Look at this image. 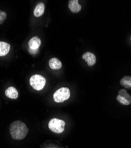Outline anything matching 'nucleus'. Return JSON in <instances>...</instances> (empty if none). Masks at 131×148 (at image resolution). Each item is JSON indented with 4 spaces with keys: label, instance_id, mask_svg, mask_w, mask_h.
I'll list each match as a JSON object with an SVG mask.
<instances>
[{
    "label": "nucleus",
    "instance_id": "4",
    "mask_svg": "<svg viewBox=\"0 0 131 148\" xmlns=\"http://www.w3.org/2000/svg\"><path fill=\"white\" fill-rule=\"evenodd\" d=\"M66 123L64 120L56 118L52 119L49 123V129L56 133H62L65 128Z\"/></svg>",
    "mask_w": 131,
    "mask_h": 148
},
{
    "label": "nucleus",
    "instance_id": "9",
    "mask_svg": "<svg viewBox=\"0 0 131 148\" xmlns=\"http://www.w3.org/2000/svg\"><path fill=\"white\" fill-rule=\"evenodd\" d=\"M49 65L51 69L54 70L60 69L62 66V62L56 58L50 59L49 62Z\"/></svg>",
    "mask_w": 131,
    "mask_h": 148
},
{
    "label": "nucleus",
    "instance_id": "12",
    "mask_svg": "<svg viewBox=\"0 0 131 148\" xmlns=\"http://www.w3.org/2000/svg\"><path fill=\"white\" fill-rule=\"evenodd\" d=\"M44 10H45L44 4L43 3H39L34 10L33 13H34V16L36 17H40V16H41L43 14L44 12Z\"/></svg>",
    "mask_w": 131,
    "mask_h": 148
},
{
    "label": "nucleus",
    "instance_id": "15",
    "mask_svg": "<svg viewBox=\"0 0 131 148\" xmlns=\"http://www.w3.org/2000/svg\"><path fill=\"white\" fill-rule=\"evenodd\" d=\"M39 51V49H37V50H33V49H31L30 48H29V52L31 54H36Z\"/></svg>",
    "mask_w": 131,
    "mask_h": 148
},
{
    "label": "nucleus",
    "instance_id": "16",
    "mask_svg": "<svg viewBox=\"0 0 131 148\" xmlns=\"http://www.w3.org/2000/svg\"><path fill=\"white\" fill-rule=\"evenodd\" d=\"M130 39H131V38H130Z\"/></svg>",
    "mask_w": 131,
    "mask_h": 148
},
{
    "label": "nucleus",
    "instance_id": "3",
    "mask_svg": "<svg viewBox=\"0 0 131 148\" xmlns=\"http://www.w3.org/2000/svg\"><path fill=\"white\" fill-rule=\"evenodd\" d=\"M70 97V90L67 87H62L58 89L53 94V99L56 103H63Z\"/></svg>",
    "mask_w": 131,
    "mask_h": 148
},
{
    "label": "nucleus",
    "instance_id": "1",
    "mask_svg": "<svg viewBox=\"0 0 131 148\" xmlns=\"http://www.w3.org/2000/svg\"><path fill=\"white\" fill-rule=\"evenodd\" d=\"M29 129L25 123L17 120L13 122L10 127V133L13 139L21 140L24 138L28 134Z\"/></svg>",
    "mask_w": 131,
    "mask_h": 148
},
{
    "label": "nucleus",
    "instance_id": "6",
    "mask_svg": "<svg viewBox=\"0 0 131 148\" xmlns=\"http://www.w3.org/2000/svg\"><path fill=\"white\" fill-rule=\"evenodd\" d=\"M82 59L87 62L88 65L89 66H93L96 62V57L93 53L87 52L82 56Z\"/></svg>",
    "mask_w": 131,
    "mask_h": 148
},
{
    "label": "nucleus",
    "instance_id": "11",
    "mask_svg": "<svg viewBox=\"0 0 131 148\" xmlns=\"http://www.w3.org/2000/svg\"><path fill=\"white\" fill-rule=\"evenodd\" d=\"M10 50V45L5 42H0V56L7 55Z\"/></svg>",
    "mask_w": 131,
    "mask_h": 148
},
{
    "label": "nucleus",
    "instance_id": "7",
    "mask_svg": "<svg viewBox=\"0 0 131 148\" xmlns=\"http://www.w3.org/2000/svg\"><path fill=\"white\" fill-rule=\"evenodd\" d=\"M69 8L73 13H77L81 10V6L79 4L78 0H70L69 1Z\"/></svg>",
    "mask_w": 131,
    "mask_h": 148
},
{
    "label": "nucleus",
    "instance_id": "14",
    "mask_svg": "<svg viewBox=\"0 0 131 148\" xmlns=\"http://www.w3.org/2000/svg\"><path fill=\"white\" fill-rule=\"evenodd\" d=\"M7 18V14L4 11L0 10V24H3Z\"/></svg>",
    "mask_w": 131,
    "mask_h": 148
},
{
    "label": "nucleus",
    "instance_id": "10",
    "mask_svg": "<svg viewBox=\"0 0 131 148\" xmlns=\"http://www.w3.org/2000/svg\"><path fill=\"white\" fill-rule=\"evenodd\" d=\"M5 95L11 99H16L18 97V92L17 89L13 87H8L5 91Z\"/></svg>",
    "mask_w": 131,
    "mask_h": 148
},
{
    "label": "nucleus",
    "instance_id": "8",
    "mask_svg": "<svg viewBox=\"0 0 131 148\" xmlns=\"http://www.w3.org/2000/svg\"><path fill=\"white\" fill-rule=\"evenodd\" d=\"M41 43L40 39L37 36H34L29 40V47L33 50H37Z\"/></svg>",
    "mask_w": 131,
    "mask_h": 148
},
{
    "label": "nucleus",
    "instance_id": "5",
    "mask_svg": "<svg viewBox=\"0 0 131 148\" xmlns=\"http://www.w3.org/2000/svg\"><path fill=\"white\" fill-rule=\"evenodd\" d=\"M116 99L121 104L124 106H128L131 104V96L125 89L119 91Z\"/></svg>",
    "mask_w": 131,
    "mask_h": 148
},
{
    "label": "nucleus",
    "instance_id": "13",
    "mask_svg": "<svg viewBox=\"0 0 131 148\" xmlns=\"http://www.w3.org/2000/svg\"><path fill=\"white\" fill-rule=\"evenodd\" d=\"M121 84L124 87L131 89V77L129 76H125L123 77L121 80Z\"/></svg>",
    "mask_w": 131,
    "mask_h": 148
},
{
    "label": "nucleus",
    "instance_id": "2",
    "mask_svg": "<svg viewBox=\"0 0 131 148\" xmlns=\"http://www.w3.org/2000/svg\"><path fill=\"white\" fill-rule=\"evenodd\" d=\"M30 84L34 90L40 91L44 88L46 84V79L42 75L35 74L31 77L30 79Z\"/></svg>",
    "mask_w": 131,
    "mask_h": 148
}]
</instances>
